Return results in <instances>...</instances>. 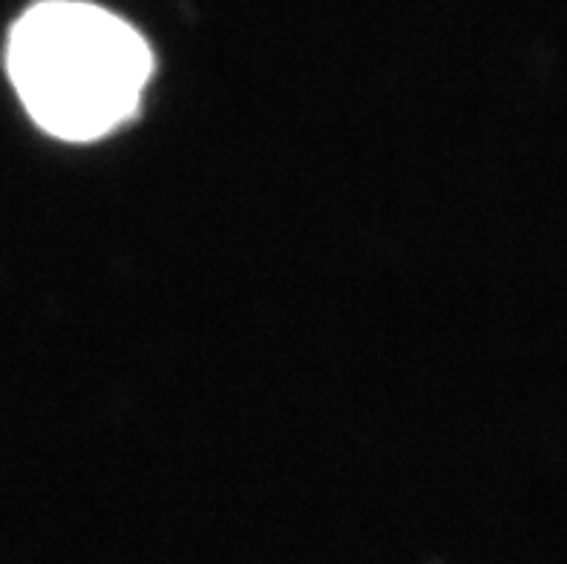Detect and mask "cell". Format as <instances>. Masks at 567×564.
<instances>
[{"instance_id": "6da1fadb", "label": "cell", "mask_w": 567, "mask_h": 564, "mask_svg": "<svg viewBox=\"0 0 567 564\" xmlns=\"http://www.w3.org/2000/svg\"><path fill=\"white\" fill-rule=\"evenodd\" d=\"M9 79L38 127L93 142L133 119L153 55L136 29L81 0H47L14 23Z\"/></svg>"}]
</instances>
